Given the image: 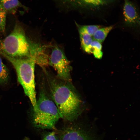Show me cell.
<instances>
[{
	"instance_id": "cell-1",
	"label": "cell",
	"mask_w": 140,
	"mask_h": 140,
	"mask_svg": "<svg viewBox=\"0 0 140 140\" xmlns=\"http://www.w3.org/2000/svg\"><path fill=\"white\" fill-rule=\"evenodd\" d=\"M43 70L51 97L60 117L69 122L76 120L82 113L83 103L71 82L59 79L46 68Z\"/></svg>"
},
{
	"instance_id": "cell-2",
	"label": "cell",
	"mask_w": 140,
	"mask_h": 140,
	"mask_svg": "<svg viewBox=\"0 0 140 140\" xmlns=\"http://www.w3.org/2000/svg\"><path fill=\"white\" fill-rule=\"evenodd\" d=\"M0 55L5 58L15 69L18 81L22 87L26 95L32 105L33 109L36 106L34 69L36 64L33 57L16 58L9 56L0 50Z\"/></svg>"
},
{
	"instance_id": "cell-3",
	"label": "cell",
	"mask_w": 140,
	"mask_h": 140,
	"mask_svg": "<svg viewBox=\"0 0 140 140\" xmlns=\"http://www.w3.org/2000/svg\"><path fill=\"white\" fill-rule=\"evenodd\" d=\"M33 110L32 122L35 127L56 129V124L60 117L56 106L44 87L40 90L36 107Z\"/></svg>"
},
{
	"instance_id": "cell-4",
	"label": "cell",
	"mask_w": 140,
	"mask_h": 140,
	"mask_svg": "<svg viewBox=\"0 0 140 140\" xmlns=\"http://www.w3.org/2000/svg\"><path fill=\"white\" fill-rule=\"evenodd\" d=\"M30 40L23 27L17 22L11 32L0 41V50L11 57H30Z\"/></svg>"
},
{
	"instance_id": "cell-5",
	"label": "cell",
	"mask_w": 140,
	"mask_h": 140,
	"mask_svg": "<svg viewBox=\"0 0 140 140\" xmlns=\"http://www.w3.org/2000/svg\"><path fill=\"white\" fill-rule=\"evenodd\" d=\"M48 65L54 68L57 77L64 81L71 82L72 67L63 51L57 46L54 47L48 59Z\"/></svg>"
},
{
	"instance_id": "cell-6",
	"label": "cell",
	"mask_w": 140,
	"mask_h": 140,
	"mask_svg": "<svg viewBox=\"0 0 140 140\" xmlns=\"http://www.w3.org/2000/svg\"><path fill=\"white\" fill-rule=\"evenodd\" d=\"M60 140H101L93 127L87 128L82 125H72L62 131Z\"/></svg>"
},
{
	"instance_id": "cell-7",
	"label": "cell",
	"mask_w": 140,
	"mask_h": 140,
	"mask_svg": "<svg viewBox=\"0 0 140 140\" xmlns=\"http://www.w3.org/2000/svg\"><path fill=\"white\" fill-rule=\"evenodd\" d=\"M123 13L125 24L130 27L139 26L140 18L136 6L129 0H124Z\"/></svg>"
},
{
	"instance_id": "cell-8",
	"label": "cell",
	"mask_w": 140,
	"mask_h": 140,
	"mask_svg": "<svg viewBox=\"0 0 140 140\" xmlns=\"http://www.w3.org/2000/svg\"><path fill=\"white\" fill-rule=\"evenodd\" d=\"M30 41L31 57L34 59L36 64L43 69L46 68L48 65L49 58L45 52V47L31 40Z\"/></svg>"
},
{
	"instance_id": "cell-9",
	"label": "cell",
	"mask_w": 140,
	"mask_h": 140,
	"mask_svg": "<svg viewBox=\"0 0 140 140\" xmlns=\"http://www.w3.org/2000/svg\"><path fill=\"white\" fill-rule=\"evenodd\" d=\"M0 4L7 13L14 14L20 8L26 10V7L22 5L18 0H0Z\"/></svg>"
},
{
	"instance_id": "cell-10",
	"label": "cell",
	"mask_w": 140,
	"mask_h": 140,
	"mask_svg": "<svg viewBox=\"0 0 140 140\" xmlns=\"http://www.w3.org/2000/svg\"><path fill=\"white\" fill-rule=\"evenodd\" d=\"M81 47L83 50L88 53H92V44L93 39L90 35L85 33H79Z\"/></svg>"
},
{
	"instance_id": "cell-11",
	"label": "cell",
	"mask_w": 140,
	"mask_h": 140,
	"mask_svg": "<svg viewBox=\"0 0 140 140\" xmlns=\"http://www.w3.org/2000/svg\"><path fill=\"white\" fill-rule=\"evenodd\" d=\"M113 27V26H110L99 29L92 36L93 40L101 43L103 42Z\"/></svg>"
},
{
	"instance_id": "cell-12",
	"label": "cell",
	"mask_w": 140,
	"mask_h": 140,
	"mask_svg": "<svg viewBox=\"0 0 140 140\" xmlns=\"http://www.w3.org/2000/svg\"><path fill=\"white\" fill-rule=\"evenodd\" d=\"M79 33H85L92 36L95 32L101 26L97 25H81L76 24Z\"/></svg>"
},
{
	"instance_id": "cell-13",
	"label": "cell",
	"mask_w": 140,
	"mask_h": 140,
	"mask_svg": "<svg viewBox=\"0 0 140 140\" xmlns=\"http://www.w3.org/2000/svg\"><path fill=\"white\" fill-rule=\"evenodd\" d=\"M9 78V73L8 68L3 63L0 56V84H6Z\"/></svg>"
},
{
	"instance_id": "cell-14",
	"label": "cell",
	"mask_w": 140,
	"mask_h": 140,
	"mask_svg": "<svg viewBox=\"0 0 140 140\" xmlns=\"http://www.w3.org/2000/svg\"><path fill=\"white\" fill-rule=\"evenodd\" d=\"M92 53L94 57L98 59H101L103 55V52L102 51V46L101 43L93 40L92 44Z\"/></svg>"
},
{
	"instance_id": "cell-15",
	"label": "cell",
	"mask_w": 140,
	"mask_h": 140,
	"mask_svg": "<svg viewBox=\"0 0 140 140\" xmlns=\"http://www.w3.org/2000/svg\"><path fill=\"white\" fill-rule=\"evenodd\" d=\"M7 12L0 4V32L4 33L6 30Z\"/></svg>"
},
{
	"instance_id": "cell-16",
	"label": "cell",
	"mask_w": 140,
	"mask_h": 140,
	"mask_svg": "<svg viewBox=\"0 0 140 140\" xmlns=\"http://www.w3.org/2000/svg\"><path fill=\"white\" fill-rule=\"evenodd\" d=\"M82 4L87 6L96 8L103 5L105 2L103 0H79Z\"/></svg>"
},
{
	"instance_id": "cell-17",
	"label": "cell",
	"mask_w": 140,
	"mask_h": 140,
	"mask_svg": "<svg viewBox=\"0 0 140 140\" xmlns=\"http://www.w3.org/2000/svg\"><path fill=\"white\" fill-rule=\"evenodd\" d=\"M42 140H58L54 131L47 133L44 137Z\"/></svg>"
},
{
	"instance_id": "cell-18",
	"label": "cell",
	"mask_w": 140,
	"mask_h": 140,
	"mask_svg": "<svg viewBox=\"0 0 140 140\" xmlns=\"http://www.w3.org/2000/svg\"><path fill=\"white\" fill-rule=\"evenodd\" d=\"M23 140H29V139L28 138L25 137Z\"/></svg>"
},
{
	"instance_id": "cell-19",
	"label": "cell",
	"mask_w": 140,
	"mask_h": 140,
	"mask_svg": "<svg viewBox=\"0 0 140 140\" xmlns=\"http://www.w3.org/2000/svg\"><path fill=\"white\" fill-rule=\"evenodd\" d=\"M103 0L105 2L106 1H112L113 0Z\"/></svg>"
}]
</instances>
